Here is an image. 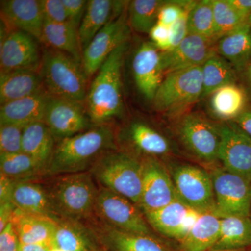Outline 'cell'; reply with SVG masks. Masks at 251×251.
I'll use <instances>...</instances> for the list:
<instances>
[{
	"mask_svg": "<svg viewBox=\"0 0 251 251\" xmlns=\"http://www.w3.org/2000/svg\"><path fill=\"white\" fill-rule=\"evenodd\" d=\"M234 122L251 138V108H246Z\"/></svg>",
	"mask_w": 251,
	"mask_h": 251,
	"instance_id": "cell-49",
	"label": "cell"
},
{
	"mask_svg": "<svg viewBox=\"0 0 251 251\" xmlns=\"http://www.w3.org/2000/svg\"><path fill=\"white\" fill-rule=\"evenodd\" d=\"M15 208L16 206L11 202L4 203L0 205V232L11 223Z\"/></svg>",
	"mask_w": 251,
	"mask_h": 251,
	"instance_id": "cell-47",
	"label": "cell"
},
{
	"mask_svg": "<svg viewBox=\"0 0 251 251\" xmlns=\"http://www.w3.org/2000/svg\"><path fill=\"white\" fill-rule=\"evenodd\" d=\"M219 126V160L226 171L251 181V137L234 121Z\"/></svg>",
	"mask_w": 251,
	"mask_h": 251,
	"instance_id": "cell-11",
	"label": "cell"
},
{
	"mask_svg": "<svg viewBox=\"0 0 251 251\" xmlns=\"http://www.w3.org/2000/svg\"><path fill=\"white\" fill-rule=\"evenodd\" d=\"M21 244H45L54 247L58 221L30 215L15 208L11 221Z\"/></svg>",
	"mask_w": 251,
	"mask_h": 251,
	"instance_id": "cell-22",
	"label": "cell"
},
{
	"mask_svg": "<svg viewBox=\"0 0 251 251\" xmlns=\"http://www.w3.org/2000/svg\"><path fill=\"white\" fill-rule=\"evenodd\" d=\"M195 1H165L158 14V21L164 25L171 27L183 14L187 12Z\"/></svg>",
	"mask_w": 251,
	"mask_h": 251,
	"instance_id": "cell-40",
	"label": "cell"
},
{
	"mask_svg": "<svg viewBox=\"0 0 251 251\" xmlns=\"http://www.w3.org/2000/svg\"><path fill=\"white\" fill-rule=\"evenodd\" d=\"M50 97L45 90L1 105L0 125L11 124L25 126L44 122Z\"/></svg>",
	"mask_w": 251,
	"mask_h": 251,
	"instance_id": "cell-21",
	"label": "cell"
},
{
	"mask_svg": "<svg viewBox=\"0 0 251 251\" xmlns=\"http://www.w3.org/2000/svg\"><path fill=\"white\" fill-rule=\"evenodd\" d=\"M216 52L237 73L244 72L251 59V28L248 23L216 41Z\"/></svg>",
	"mask_w": 251,
	"mask_h": 251,
	"instance_id": "cell-24",
	"label": "cell"
},
{
	"mask_svg": "<svg viewBox=\"0 0 251 251\" xmlns=\"http://www.w3.org/2000/svg\"><path fill=\"white\" fill-rule=\"evenodd\" d=\"M94 213L104 224L113 228L151 236L150 225L137 204L107 188L99 190Z\"/></svg>",
	"mask_w": 251,
	"mask_h": 251,
	"instance_id": "cell-8",
	"label": "cell"
},
{
	"mask_svg": "<svg viewBox=\"0 0 251 251\" xmlns=\"http://www.w3.org/2000/svg\"><path fill=\"white\" fill-rule=\"evenodd\" d=\"M143 164V187L139 206L143 213L156 211L179 200L171 173L159 161L148 158Z\"/></svg>",
	"mask_w": 251,
	"mask_h": 251,
	"instance_id": "cell-13",
	"label": "cell"
},
{
	"mask_svg": "<svg viewBox=\"0 0 251 251\" xmlns=\"http://www.w3.org/2000/svg\"><path fill=\"white\" fill-rule=\"evenodd\" d=\"M44 21L52 23L67 22L68 17L62 0H40Z\"/></svg>",
	"mask_w": 251,
	"mask_h": 251,
	"instance_id": "cell-41",
	"label": "cell"
},
{
	"mask_svg": "<svg viewBox=\"0 0 251 251\" xmlns=\"http://www.w3.org/2000/svg\"><path fill=\"white\" fill-rule=\"evenodd\" d=\"M103 188L125 196L139 205L143 187V164L125 153L108 151L90 168Z\"/></svg>",
	"mask_w": 251,
	"mask_h": 251,
	"instance_id": "cell-5",
	"label": "cell"
},
{
	"mask_svg": "<svg viewBox=\"0 0 251 251\" xmlns=\"http://www.w3.org/2000/svg\"><path fill=\"white\" fill-rule=\"evenodd\" d=\"M227 1L238 14L247 21L251 14V0H227Z\"/></svg>",
	"mask_w": 251,
	"mask_h": 251,
	"instance_id": "cell-48",
	"label": "cell"
},
{
	"mask_svg": "<svg viewBox=\"0 0 251 251\" xmlns=\"http://www.w3.org/2000/svg\"><path fill=\"white\" fill-rule=\"evenodd\" d=\"M128 46L127 41L117 48L91 83L86 97L85 108L94 125H103L123 111L122 68Z\"/></svg>",
	"mask_w": 251,
	"mask_h": 251,
	"instance_id": "cell-2",
	"label": "cell"
},
{
	"mask_svg": "<svg viewBox=\"0 0 251 251\" xmlns=\"http://www.w3.org/2000/svg\"><path fill=\"white\" fill-rule=\"evenodd\" d=\"M216 41L188 34L174 49L161 52L162 69L165 75L176 71L202 66L216 52Z\"/></svg>",
	"mask_w": 251,
	"mask_h": 251,
	"instance_id": "cell-17",
	"label": "cell"
},
{
	"mask_svg": "<svg viewBox=\"0 0 251 251\" xmlns=\"http://www.w3.org/2000/svg\"><path fill=\"white\" fill-rule=\"evenodd\" d=\"M209 174L215 198V214L220 218L250 216L251 181L224 168H214Z\"/></svg>",
	"mask_w": 251,
	"mask_h": 251,
	"instance_id": "cell-9",
	"label": "cell"
},
{
	"mask_svg": "<svg viewBox=\"0 0 251 251\" xmlns=\"http://www.w3.org/2000/svg\"><path fill=\"white\" fill-rule=\"evenodd\" d=\"M236 71L232 66L216 52L211 54L202 66V92L201 99L229 84L236 83Z\"/></svg>",
	"mask_w": 251,
	"mask_h": 251,
	"instance_id": "cell-32",
	"label": "cell"
},
{
	"mask_svg": "<svg viewBox=\"0 0 251 251\" xmlns=\"http://www.w3.org/2000/svg\"><path fill=\"white\" fill-rule=\"evenodd\" d=\"M201 214L179 200L156 211L144 213L149 225L155 230L180 242L184 240Z\"/></svg>",
	"mask_w": 251,
	"mask_h": 251,
	"instance_id": "cell-16",
	"label": "cell"
},
{
	"mask_svg": "<svg viewBox=\"0 0 251 251\" xmlns=\"http://www.w3.org/2000/svg\"><path fill=\"white\" fill-rule=\"evenodd\" d=\"M209 251H247L246 249H232V250H210Z\"/></svg>",
	"mask_w": 251,
	"mask_h": 251,
	"instance_id": "cell-52",
	"label": "cell"
},
{
	"mask_svg": "<svg viewBox=\"0 0 251 251\" xmlns=\"http://www.w3.org/2000/svg\"><path fill=\"white\" fill-rule=\"evenodd\" d=\"M114 147L115 136L105 125L63 138L56 144L44 173L54 176L86 172Z\"/></svg>",
	"mask_w": 251,
	"mask_h": 251,
	"instance_id": "cell-1",
	"label": "cell"
},
{
	"mask_svg": "<svg viewBox=\"0 0 251 251\" xmlns=\"http://www.w3.org/2000/svg\"><path fill=\"white\" fill-rule=\"evenodd\" d=\"M130 26L125 12L104 26L82 52V68L87 77L98 72L110 54L128 41Z\"/></svg>",
	"mask_w": 251,
	"mask_h": 251,
	"instance_id": "cell-12",
	"label": "cell"
},
{
	"mask_svg": "<svg viewBox=\"0 0 251 251\" xmlns=\"http://www.w3.org/2000/svg\"><path fill=\"white\" fill-rule=\"evenodd\" d=\"M188 34L215 41V24L212 0L195 1L187 14Z\"/></svg>",
	"mask_w": 251,
	"mask_h": 251,
	"instance_id": "cell-35",
	"label": "cell"
},
{
	"mask_svg": "<svg viewBox=\"0 0 251 251\" xmlns=\"http://www.w3.org/2000/svg\"><path fill=\"white\" fill-rule=\"evenodd\" d=\"M202 66L165 75L152 100L156 110L168 114L182 112L202 97Z\"/></svg>",
	"mask_w": 251,
	"mask_h": 251,
	"instance_id": "cell-6",
	"label": "cell"
},
{
	"mask_svg": "<svg viewBox=\"0 0 251 251\" xmlns=\"http://www.w3.org/2000/svg\"><path fill=\"white\" fill-rule=\"evenodd\" d=\"M113 1L90 0L78 28L79 41L82 52L104 26L112 21Z\"/></svg>",
	"mask_w": 251,
	"mask_h": 251,
	"instance_id": "cell-30",
	"label": "cell"
},
{
	"mask_svg": "<svg viewBox=\"0 0 251 251\" xmlns=\"http://www.w3.org/2000/svg\"><path fill=\"white\" fill-rule=\"evenodd\" d=\"M0 125V152L3 154L23 152V134L25 126L11 124Z\"/></svg>",
	"mask_w": 251,
	"mask_h": 251,
	"instance_id": "cell-39",
	"label": "cell"
},
{
	"mask_svg": "<svg viewBox=\"0 0 251 251\" xmlns=\"http://www.w3.org/2000/svg\"><path fill=\"white\" fill-rule=\"evenodd\" d=\"M99 227V239L110 251H168L151 236L130 233L105 224Z\"/></svg>",
	"mask_w": 251,
	"mask_h": 251,
	"instance_id": "cell-25",
	"label": "cell"
},
{
	"mask_svg": "<svg viewBox=\"0 0 251 251\" xmlns=\"http://www.w3.org/2000/svg\"><path fill=\"white\" fill-rule=\"evenodd\" d=\"M250 217H251V215H250Z\"/></svg>",
	"mask_w": 251,
	"mask_h": 251,
	"instance_id": "cell-55",
	"label": "cell"
},
{
	"mask_svg": "<svg viewBox=\"0 0 251 251\" xmlns=\"http://www.w3.org/2000/svg\"><path fill=\"white\" fill-rule=\"evenodd\" d=\"M11 201L17 209L30 215L43 216L59 221L46 187L29 180L14 181Z\"/></svg>",
	"mask_w": 251,
	"mask_h": 251,
	"instance_id": "cell-20",
	"label": "cell"
},
{
	"mask_svg": "<svg viewBox=\"0 0 251 251\" xmlns=\"http://www.w3.org/2000/svg\"><path fill=\"white\" fill-rule=\"evenodd\" d=\"M244 74L246 84L251 92V59L246 67L245 70L244 71Z\"/></svg>",
	"mask_w": 251,
	"mask_h": 251,
	"instance_id": "cell-51",
	"label": "cell"
},
{
	"mask_svg": "<svg viewBox=\"0 0 251 251\" xmlns=\"http://www.w3.org/2000/svg\"><path fill=\"white\" fill-rule=\"evenodd\" d=\"M54 176L46 188L59 219L77 222L90 217L99 193L90 172Z\"/></svg>",
	"mask_w": 251,
	"mask_h": 251,
	"instance_id": "cell-3",
	"label": "cell"
},
{
	"mask_svg": "<svg viewBox=\"0 0 251 251\" xmlns=\"http://www.w3.org/2000/svg\"><path fill=\"white\" fill-rule=\"evenodd\" d=\"M42 52L35 38L20 30L10 31L1 43V72L39 71Z\"/></svg>",
	"mask_w": 251,
	"mask_h": 251,
	"instance_id": "cell-15",
	"label": "cell"
},
{
	"mask_svg": "<svg viewBox=\"0 0 251 251\" xmlns=\"http://www.w3.org/2000/svg\"><path fill=\"white\" fill-rule=\"evenodd\" d=\"M44 90L39 71L20 70L0 73L1 105L38 93Z\"/></svg>",
	"mask_w": 251,
	"mask_h": 251,
	"instance_id": "cell-23",
	"label": "cell"
},
{
	"mask_svg": "<svg viewBox=\"0 0 251 251\" xmlns=\"http://www.w3.org/2000/svg\"><path fill=\"white\" fill-rule=\"evenodd\" d=\"M212 4L216 41L247 23L227 0H212Z\"/></svg>",
	"mask_w": 251,
	"mask_h": 251,
	"instance_id": "cell-38",
	"label": "cell"
},
{
	"mask_svg": "<svg viewBox=\"0 0 251 251\" xmlns=\"http://www.w3.org/2000/svg\"><path fill=\"white\" fill-rule=\"evenodd\" d=\"M132 71L140 93L152 101L164 78L161 51L151 41L143 43L133 56Z\"/></svg>",
	"mask_w": 251,
	"mask_h": 251,
	"instance_id": "cell-18",
	"label": "cell"
},
{
	"mask_svg": "<svg viewBox=\"0 0 251 251\" xmlns=\"http://www.w3.org/2000/svg\"><path fill=\"white\" fill-rule=\"evenodd\" d=\"M165 1L134 0L128 3V23L136 32L149 34L158 21V14Z\"/></svg>",
	"mask_w": 251,
	"mask_h": 251,
	"instance_id": "cell-34",
	"label": "cell"
},
{
	"mask_svg": "<svg viewBox=\"0 0 251 251\" xmlns=\"http://www.w3.org/2000/svg\"><path fill=\"white\" fill-rule=\"evenodd\" d=\"M54 138L44 122L29 124L23 130L22 151L34 158L44 171L53 153Z\"/></svg>",
	"mask_w": 251,
	"mask_h": 251,
	"instance_id": "cell-26",
	"label": "cell"
},
{
	"mask_svg": "<svg viewBox=\"0 0 251 251\" xmlns=\"http://www.w3.org/2000/svg\"><path fill=\"white\" fill-rule=\"evenodd\" d=\"M47 47L72 56L82 64V50L79 41L78 28L67 21L52 23L44 21L42 40Z\"/></svg>",
	"mask_w": 251,
	"mask_h": 251,
	"instance_id": "cell-28",
	"label": "cell"
},
{
	"mask_svg": "<svg viewBox=\"0 0 251 251\" xmlns=\"http://www.w3.org/2000/svg\"><path fill=\"white\" fill-rule=\"evenodd\" d=\"M221 232V218L214 213L201 214L184 240L181 251H209L217 242Z\"/></svg>",
	"mask_w": 251,
	"mask_h": 251,
	"instance_id": "cell-27",
	"label": "cell"
},
{
	"mask_svg": "<svg viewBox=\"0 0 251 251\" xmlns=\"http://www.w3.org/2000/svg\"><path fill=\"white\" fill-rule=\"evenodd\" d=\"M178 198L201 214H215L214 188L210 174L200 167L180 164L170 172Z\"/></svg>",
	"mask_w": 251,
	"mask_h": 251,
	"instance_id": "cell-7",
	"label": "cell"
},
{
	"mask_svg": "<svg viewBox=\"0 0 251 251\" xmlns=\"http://www.w3.org/2000/svg\"><path fill=\"white\" fill-rule=\"evenodd\" d=\"M151 42L158 48L161 52H166L170 49L171 41V31L170 27L157 23L149 33Z\"/></svg>",
	"mask_w": 251,
	"mask_h": 251,
	"instance_id": "cell-43",
	"label": "cell"
},
{
	"mask_svg": "<svg viewBox=\"0 0 251 251\" xmlns=\"http://www.w3.org/2000/svg\"><path fill=\"white\" fill-rule=\"evenodd\" d=\"M67 11L68 21L79 28L86 9L87 2L86 0H62Z\"/></svg>",
	"mask_w": 251,
	"mask_h": 251,
	"instance_id": "cell-42",
	"label": "cell"
},
{
	"mask_svg": "<svg viewBox=\"0 0 251 251\" xmlns=\"http://www.w3.org/2000/svg\"><path fill=\"white\" fill-rule=\"evenodd\" d=\"M1 14L4 22L14 28V30L24 31L36 40H42L44 18L39 1H1Z\"/></svg>",
	"mask_w": 251,
	"mask_h": 251,
	"instance_id": "cell-19",
	"label": "cell"
},
{
	"mask_svg": "<svg viewBox=\"0 0 251 251\" xmlns=\"http://www.w3.org/2000/svg\"><path fill=\"white\" fill-rule=\"evenodd\" d=\"M54 247L64 251H91L87 234L76 221L61 219L57 223Z\"/></svg>",
	"mask_w": 251,
	"mask_h": 251,
	"instance_id": "cell-37",
	"label": "cell"
},
{
	"mask_svg": "<svg viewBox=\"0 0 251 251\" xmlns=\"http://www.w3.org/2000/svg\"><path fill=\"white\" fill-rule=\"evenodd\" d=\"M247 23L248 25H249L250 26L251 28V14L250 15V16H249V18H248Z\"/></svg>",
	"mask_w": 251,
	"mask_h": 251,
	"instance_id": "cell-54",
	"label": "cell"
},
{
	"mask_svg": "<svg viewBox=\"0 0 251 251\" xmlns=\"http://www.w3.org/2000/svg\"><path fill=\"white\" fill-rule=\"evenodd\" d=\"M44 122L54 138L63 139L88 130L92 122L82 103L50 96Z\"/></svg>",
	"mask_w": 251,
	"mask_h": 251,
	"instance_id": "cell-14",
	"label": "cell"
},
{
	"mask_svg": "<svg viewBox=\"0 0 251 251\" xmlns=\"http://www.w3.org/2000/svg\"><path fill=\"white\" fill-rule=\"evenodd\" d=\"M39 73L44 90L51 97L80 103L85 100L87 76L82 64L72 56L46 46Z\"/></svg>",
	"mask_w": 251,
	"mask_h": 251,
	"instance_id": "cell-4",
	"label": "cell"
},
{
	"mask_svg": "<svg viewBox=\"0 0 251 251\" xmlns=\"http://www.w3.org/2000/svg\"><path fill=\"white\" fill-rule=\"evenodd\" d=\"M251 245L250 216H231L221 218V232L211 250L246 249Z\"/></svg>",
	"mask_w": 251,
	"mask_h": 251,
	"instance_id": "cell-31",
	"label": "cell"
},
{
	"mask_svg": "<svg viewBox=\"0 0 251 251\" xmlns=\"http://www.w3.org/2000/svg\"><path fill=\"white\" fill-rule=\"evenodd\" d=\"M209 97L211 111L223 121H234L246 109L247 95L236 83L225 85Z\"/></svg>",
	"mask_w": 251,
	"mask_h": 251,
	"instance_id": "cell-29",
	"label": "cell"
},
{
	"mask_svg": "<svg viewBox=\"0 0 251 251\" xmlns=\"http://www.w3.org/2000/svg\"><path fill=\"white\" fill-rule=\"evenodd\" d=\"M188 11L185 13L184 14H183L174 24L172 25L171 27H170L171 41H170L169 50L176 48L188 35L187 26Z\"/></svg>",
	"mask_w": 251,
	"mask_h": 251,
	"instance_id": "cell-44",
	"label": "cell"
},
{
	"mask_svg": "<svg viewBox=\"0 0 251 251\" xmlns=\"http://www.w3.org/2000/svg\"><path fill=\"white\" fill-rule=\"evenodd\" d=\"M0 176V204L11 202V196L14 181L2 173Z\"/></svg>",
	"mask_w": 251,
	"mask_h": 251,
	"instance_id": "cell-46",
	"label": "cell"
},
{
	"mask_svg": "<svg viewBox=\"0 0 251 251\" xmlns=\"http://www.w3.org/2000/svg\"><path fill=\"white\" fill-rule=\"evenodd\" d=\"M50 251H64L62 250V249H59V248L57 247H52V249H50Z\"/></svg>",
	"mask_w": 251,
	"mask_h": 251,
	"instance_id": "cell-53",
	"label": "cell"
},
{
	"mask_svg": "<svg viewBox=\"0 0 251 251\" xmlns=\"http://www.w3.org/2000/svg\"><path fill=\"white\" fill-rule=\"evenodd\" d=\"M0 169L1 173L15 181L27 180L44 173V168L34 158L23 152L1 153Z\"/></svg>",
	"mask_w": 251,
	"mask_h": 251,
	"instance_id": "cell-36",
	"label": "cell"
},
{
	"mask_svg": "<svg viewBox=\"0 0 251 251\" xmlns=\"http://www.w3.org/2000/svg\"><path fill=\"white\" fill-rule=\"evenodd\" d=\"M21 242L14 226L9 223L0 232V251H20Z\"/></svg>",
	"mask_w": 251,
	"mask_h": 251,
	"instance_id": "cell-45",
	"label": "cell"
},
{
	"mask_svg": "<svg viewBox=\"0 0 251 251\" xmlns=\"http://www.w3.org/2000/svg\"><path fill=\"white\" fill-rule=\"evenodd\" d=\"M178 134L185 148L207 163L219 160V126L198 112L186 114L178 125Z\"/></svg>",
	"mask_w": 251,
	"mask_h": 251,
	"instance_id": "cell-10",
	"label": "cell"
},
{
	"mask_svg": "<svg viewBox=\"0 0 251 251\" xmlns=\"http://www.w3.org/2000/svg\"><path fill=\"white\" fill-rule=\"evenodd\" d=\"M128 135L135 148L152 156H161L171 150L168 140L147 124L136 122L130 126Z\"/></svg>",
	"mask_w": 251,
	"mask_h": 251,
	"instance_id": "cell-33",
	"label": "cell"
},
{
	"mask_svg": "<svg viewBox=\"0 0 251 251\" xmlns=\"http://www.w3.org/2000/svg\"><path fill=\"white\" fill-rule=\"evenodd\" d=\"M52 247L45 244H21L20 251H50Z\"/></svg>",
	"mask_w": 251,
	"mask_h": 251,
	"instance_id": "cell-50",
	"label": "cell"
}]
</instances>
